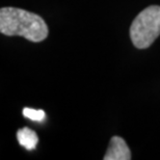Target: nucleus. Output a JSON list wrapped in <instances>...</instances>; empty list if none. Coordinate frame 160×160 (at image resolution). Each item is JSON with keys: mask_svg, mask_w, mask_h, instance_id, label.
<instances>
[{"mask_svg": "<svg viewBox=\"0 0 160 160\" xmlns=\"http://www.w3.org/2000/svg\"><path fill=\"white\" fill-rule=\"evenodd\" d=\"M0 31L5 36H20L34 43L48 37V27L43 18L17 8L0 9Z\"/></svg>", "mask_w": 160, "mask_h": 160, "instance_id": "obj_1", "label": "nucleus"}, {"mask_svg": "<svg viewBox=\"0 0 160 160\" xmlns=\"http://www.w3.org/2000/svg\"><path fill=\"white\" fill-rule=\"evenodd\" d=\"M160 34V6L151 5L140 12L130 27L133 45L138 49H146Z\"/></svg>", "mask_w": 160, "mask_h": 160, "instance_id": "obj_2", "label": "nucleus"}, {"mask_svg": "<svg viewBox=\"0 0 160 160\" xmlns=\"http://www.w3.org/2000/svg\"><path fill=\"white\" fill-rule=\"evenodd\" d=\"M131 152L125 140L120 136H113L110 139L104 160H130Z\"/></svg>", "mask_w": 160, "mask_h": 160, "instance_id": "obj_3", "label": "nucleus"}, {"mask_svg": "<svg viewBox=\"0 0 160 160\" xmlns=\"http://www.w3.org/2000/svg\"><path fill=\"white\" fill-rule=\"evenodd\" d=\"M17 138L19 145L24 147L26 150H34L39 142V137L33 130L25 127L18 131Z\"/></svg>", "mask_w": 160, "mask_h": 160, "instance_id": "obj_4", "label": "nucleus"}, {"mask_svg": "<svg viewBox=\"0 0 160 160\" xmlns=\"http://www.w3.org/2000/svg\"><path fill=\"white\" fill-rule=\"evenodd\" d=\"M23 116L31 121L43 122L46 118V113L42 109H32V108L25 107L23 109Z\"/></svg>", "mask_w": 160, "mask_h": 160, "instance_id": "obj_5", "label": "nucleus"}]
</instances>
